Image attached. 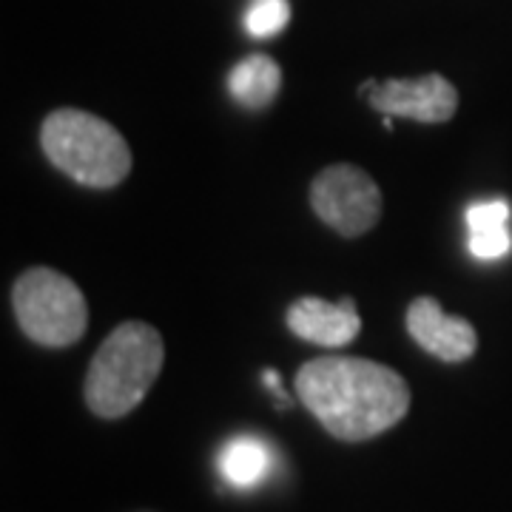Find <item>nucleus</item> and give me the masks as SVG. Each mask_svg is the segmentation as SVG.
I'll return each instance as SVG.
<instances>
[{
	"label": "nucleus",
	"mask_w": 512,
	"mask_h": 512,
	"mask_svg": "<svg viewBox=\"0 0 512 512\" xmlns=\"http://www.w3.org/2000/svg\"><path fill=\"white\" fill-rule=\"evenodd\" d=\"M296 396L339 441H367L410 410V387L387 365L359 356H319L299 367Z\"/></svg>",
	"instance_id": "1"
},
{
	"label": "nucleus",
	"mask_w": 512,
	"mask_h": 512,
	"mask_svg": "<svg viewBox=\"0 0 512 512\" xmlns=\"http://www.w3.org/2000/svg\"><path fill=\"white\" fill-rule=\"evenodd\" d=\"M165 362L160 330L146 322H123L94 353L83 396L94 416L123 419L143 402Z\"/></svg>",
	"instance_id": "2"
},
{
	"label": "nucleus",
	"mask_w": 512,
	"mask_h": 512,
	"mask_svg": "<svg viewBox=\"0 0 512 512\" xmlns=\"http://www.w3.org/2000/svg\"><path fill=\"white\" fill-rule=\"evenodd\" d=\"M40 146L49 163L89 188H114L131 174L126 137L89 111H52L40 126Z\"/></svg>",
	"instance_id": "3"
},
{
	"label": "nucleus",
	"mask_w": 512,
	"mask_h": 512,
	"mask_svg": "<svg viewBox=\"0 0 512 512\" xmlns=\"http://www.w3.org/2000/svg\"><path fill=\"white\" fill-rule=\"evenodd\" d=\"M12 308L20 330L43 348H69L83 339L89 325L83 291L52 268H29L20 274L12 288Z\"/></svg>",
	"instance_id": "4"
},
{
	"label": "nucleus",
	"mask_w": 512,
	"mask_h": 512,
	"mask_svg": "<svg viewBox=\"0 0 512 512\" xmlns=\"http://www.w3.org/2000/svg\"><path fill=\"white\" fill-rule=\"evenodd\" d=\"M316 217L342 237H362L382 220V191L359 165L339 163L322 168L311 183Z\"/></svg>",
	"instance_id": "5"
},
{
	"label": "nucleus",
	"mask_w": 512,
	"mask_h": 512,
	"mask_svg": "<svg viewBox=\"0 0 512 512\" xmlns=\"http://www.w3.org/2000/svg\"><path fill=\"white\" fill-rule=\"evenodd\" d=\"M367 103L390 117H407L416 123H447L458 109L456 86L441 74H424L416 80H384L373 83Z\"/></svg>",
	"instance_id": "6"
},
{
	"label": "nucleus",
	"mask_w": 512,
	"mask_h": 512,
	"mask_svg": "<svg viewBox=\"0 0 512 512\" xmlns=\"http://www.w3.org/2000/svg\"><path fill=\"white\" fill-rule=\"evenodd\" d=\"M407 333L413 342L441 362H467L476 356V328L461 319L444 313L433 296H419L407 308Z\"/></svg>",
	"instance_id": "7"
},
{
	"label": "nucleus",
	"mask_w": 512,
	"mask_h": 512,
	"mask_svg": "<svg viewBox=\"0 0 512 512\" xmlns=\"http://www.w3.org/2000/svg\"><path fill=\"white\" fill-rule=\"evenodd\" d=\"M285 322L299 339L322 348H345L362 330V319L356 313L353 299L328 302L319 296H302L288 308Z\"/></svg>",
	"instance_id": "8"
},
{
	"label": "nucleus",
	"mask_w": 512,
	"mask_h": 512,
	"mask_svg": "<svg viewBox=\"0 0 512 512\" xmlns=\"http://www.w3.org/2000/svg\"><path fill=\"white\" fill-rule=\"evenodd\" d=\"M276 467L274 447L259 436H234L217 453V473L234 490L262 487Z\"/></svg>",
	"instance_id": "9"
},
{
	"label": "nucleus",
	"mask_w": 512,
	"mask_h": 512,
	"mask_svg": "<svg viewBox=\"0 0 512 512\" xmlns=\"http://www.w3.org/2000/svg\"><path fill=\"white\" fill-rule=\"evenodd\" d=\"M510 202L507 200H481L473 202L464 211L467 222V248L470 254L481 262H495L504 259L512 251V231H510Z\"/></svg>",
	"instance_id": "10"
},
{
	"label": "nucleus",
	"mask_w": 512,
	"mask_h": 512,
	"mask_svg": "<svg viewBox=\"0 0 512 512\" xmlns=\"http://www.w3.org/2000/svg\"><path fill=\"white\" fill-rule=\"evenodd\" d=\"M282 89V69L274 57L251 55L239 60L228 74V92L239 106L251 111L268 109Z\"/></svg>",
	"instance_id": "11"
},
{
	"label": "nucleus",
	"mask_w": 512,
	"mask_h": 512,
	"mask_svg": "<svg viewBox=\"0 0 512 512\" xmlns=\"http://www.w3.org/2000/svg\"><path fill=\"white\" fill-rule=\"evenodd\" d=\"M291 20V3L288 0H251L245 12V29L251 37L279 35Z\"/></svg>",
	"instance_id": "12"
}]
</instances>
